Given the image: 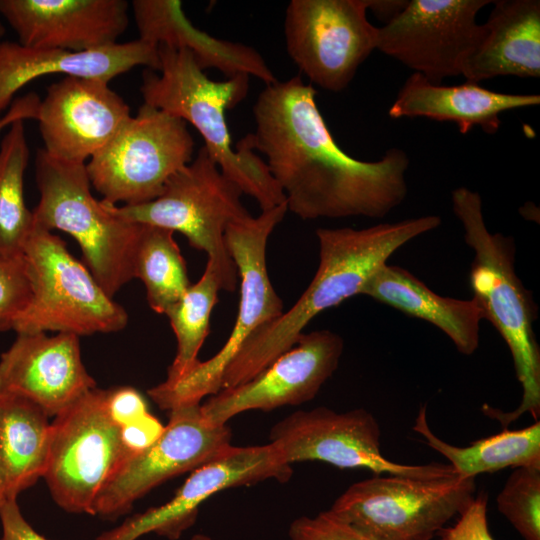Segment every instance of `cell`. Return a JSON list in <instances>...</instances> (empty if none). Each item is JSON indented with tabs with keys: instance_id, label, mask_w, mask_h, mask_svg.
I'll return each mask as SVG.
<instances>
[{
	"instance_id": "6da1fadb",
	"label": "cell",
	"mask_w": 540,
	"mask_h": 540,
	"mask_svg": "<svg viewBox=\"0 0 540 540\" xmlns=\"http://www.w3.org/2000/svg\"><path fill=\"white\" fill-rule=\"evenodd\" d=\"M316 94L299 76L265 85L253 106V149L265 156L287 209L299 218H384L407 196L408 155L400 148L377 161L347 154L331 135Z\"/></svg>"
},
{
	"instance_id": "7a4b0ae2",
	"label": "cell",
	"mask_w": 540,
	"mask_h": 540,
	"mask_svg": "<svg viewBox=\"0 0 540 540\" xmlns=\"http://www.w3.org/2000/svg\"><path fill=\"white\" fill-rule=\"evenodd\" d=\"M441 218L426 215L354 229L318 228L319 265L297 302L257 329L225 367L220 388L247 382L295 345L319 313L361 293L365 284L407 242L436 229Z\"/></svg>"
},
{
	"instance_id": "3957f363",
	"label": "cell",
	"mask_w": 540,
	"mask_h": 540,
	"mask_svg": "<svg viewBox=\"0 0 540 540\" xmlns=\"http://www.w3.org/2000/svg\"><path fill=\"white\" fill-rule=\"evenodd\" d=\"M452 208L462 225L464 241L473 250L469 273L473 298L506 342L522 388L519 406L502 412L484 405L482 411L505 428L524 413L540 414V348L534 332L537 305L515 270L514 239L491 233L484 220L479 193L467 187L452 191Z\"/></svg>"
},
{
	"instance_id": "277c9868",
	"label": "cell",
	"mask_w": 540,
	"mask_h": 540,
	"mask_svg": "<svg viewBox=\"0 0 540 540\" xmlns=\"http://www.w3.org/2000/svg\"><path fill=\"white\" fill-rule=\"evenodd\" d=\"M160 65L147 69L140 87L144 104L192 124L204 148L220 170L254 198L261 211L286 203L266 162L255 153L250 134L232 147L225 112L247 95L249 78L239 74L224 81L207 77L192 54L184 49L158 46Z\"/></svg>"
},
{
	"instance_id": "5b68a950",
	"label": "cell",
	"mask_w": 540,
	"mask_h": 540,
	"mask_svg": "<svg viewBox=\"0 0 540 540\" xmlns=\"http://www.w3.org/2000/svg\"><path fill=\"white\" fill-rule=\"evenodd\" d=\"M35 177L40 200L33 211L34 223L72 236L81 248L84 264L113 298L135 278L142 224L117 216L108 204L93 197L86 163L56 160L40 149Z\"/></svg>"
},
{
	"instance_id": "8992f818",
	"label": "cell",
	"mask_w": 540,
	"mask_h": 540,
	"mask_svg": "<svg viewBox=\"0 0 540 540\" xmlns=\"http://www.w3.org/2000/svg\"><path fill=\"white\" fill-rule=\"evenodd\" d=\"M242 194L203 146L195 159L167 181L155 200L122 206L105 203L127 221L183 234L191 247L207 254L222 279L223 290L233 292L238 271L225 243V231L229 224L251 216Z\"/></svg>"
},
{
	"instance_id": "52a82bcc",
	"label": "cell",
	"mask_w": 540,
	"mask_h": 540,
	"mask_svg": "<svg viewBox=\"0 0 540 540\" xmlns=\"http://www.w3.org/2000/svg\"><path fill=\"white\" fill-rule=\"evenodd\" d=\"M286 203L261 211L257 217L233 222L225 231V243L240 278V302L237 317L225 344L210 359L199 363L173 384L164 382L148 390L160 409L200 403L220 391L222 373L244 342L260 327L284 312L267 271L266 247L275 227L287 213Z\"/></svg>"
},
{
	"instance_id": "ba28073f",
	"label": "cell",
	"mask_w": 540,
	"mask_h": 540,
	"mask_svg": "<svg viewBox=\"0 0 540 540\" xmlns=\"http://www.w3.org/2000/svg\"><path fill=\"white\" fill-rule=\"evenodd\" d=\"M32 296L13 330L18 333H112L128 322L125 309L97 282L66 243L34 223L23 252Z\"/></svg>"
},
{
	"instance_id": "9c48e42d",
	"label": "cell",
	"mask_w": 540,
	"mask_h": 540,
	"mask_svg": "<svg viewBox=\"0 0 540 540\" xmlns=\"http://www.w3.org/2000/svg\"><path fill=\"white\" fill-rule=\"evenodd\" d=\"M475 478L375 475L349 486L329 509L379 540H432L475 497Z\"/></svg>"
},
{
	"instance_id": "30bf717a",
	"label": "cell",
	"mask_w": 540,
	"mask_h": 540,
	"mask_svg": "<svg viewBox=\"0 0 540 540\" xmlns=\"http://www.w3.org/2000/svg\"><path fill=\"white\" fill-rule=\"evenodd\" d=\"M187 123L147 104L86 164L91 185L112 205L158 198L167 181L192 161Z\"/></svg>"
},
{
	"instance_id": "8fae6325",
	"label": "cell",
	"mask_w": 540,
	"mask_h": 540,
	"mask_svg": "<svg viewBox=\"0 0 540 540\" xmlns=\"http://www.w3.org/2000/svg\"><path fill=\"white\" fill-rule=\"evenodd\" d=\"M107 389L90 390L51 423L44 479L64 511L93 515L95 500L128 454L107 409Z\"/></svg>"
},
{
	"instance_id": "7c38bea8",
	"label": "cell",
	"mask_w": 540,
	"mask_h": 540,
	"mask_svg": "<svg viewBox=\"0 0 540 540\" xmlns=\"http://www.w3.org/2000/svg\"><path fill=\"white\" fill-rule=\"evenodd\" d=\"M381 430L364 408L336 412L324 406L296 411L270 430V444L289 465L322 461L341 469L365 468L376 475L416 478L456 475L450 464L407 465L387 459L380 451Z\"/></svg>"
},
{
	"instance_id": "4fadbf2b",
	"label": "cell",
	"mask_w": 540,
	"mask_h": 540,
	"mask_svg": "<svg viewBox=\"0 0 540 540\" xmlns=\"http://www.w3.org/2000/svg\"><path fill=\"white\" fill-rule=\"evenodd\" d=\"M367 0H292L284 19L286 50L309 80L331 92L351 83L377 49Z\"/></svg>"
},
{
	"instance_id": "5bb4252c",
	"label": "cell",
	"mask_w": 540,
	"mask_h": 540,
	"mask_svg": "<svg viewBox=\"0 0 540 540\" xmlns=\"http://www.w3.org/2000/svg\"><path fill=\"white\" fill-rule=\"evenodd\" d=\"M169 412L161 436L144 451L126 458L104 485L93 515L113 521L153 488L193 471L231 446L230 428L210 425L200 403L183 404Z\"/></svg>"
},
{
	"instance_id": "9a60e30c",
	"label": "cell",
	"mask_w": 540,
	"mask_h": 540,
	"mask_svg": "<svg viewBox=\"0 0 540 540\" xmlns=\"http://www.w3.org/2000/svg\"><path fill=\"white\" fill-rule=\"evenodd\" d=\"M490 0H409L404 9L378 27L377 49L430 82L462 75L483 37L478 12Z\"/></svg>"
},
{
	"instance_id": "2e32d148",
	"label": "cell",
	"mask_w": 540,
	"mask_h": 540,
	"mask_svg": "<svg viewBox=\"0 0 540 540\" xmlns=\"http://www.w3.org/2000/svg\"><path fill=\"white\" fill-rule=\"evenodd\" d=\"M292 474L291 465L282 460L270 443L247 447L231 445L191 471L171 500L127 518L95 540H137L148 533L177 540L195 523L200 505L217 492L267 479L286 482Z\"/></svg>"
},
{
	"instance_id": "e0dca14e",
	"label": "cell",
	"mask_w": 540,
	"mask_h": 540,
	"mask_svg": "<svg viewBox=\"0 0 540 540\" xmlns=\"http://www.w3.org/2000/svg\"><path fill=\"white\" fill-rule=\"evenodd\" d=\"M343 350L344 341L335 332L302 333L293 347L256 376L211 395L201 404L202 415L210 425L222 426L245 411L308 402L336 371Z\"/></svg>"
},
{
	"instance_id": "ac0fdd59",
	"label": "cell",
	"mask_w": 540,
	"mask_h": 540,
	"mask_svg": "<svg viewBox=\"0 0 540 540\" xmlns=\"http://www.w3.org/2000/svg\"><path fill=\"white\" fill-rule=\"evenodd\" d=\"M108 83L65 76L47 88L36 120L48 156L85 163L127 122L130 108Z\"/></svg>"
},
{
	"instance_id": "d6986e66",
	"label": "cell",
	"mask_w": 540,
	"mask_h": 540,
	"mask_svg": "<svg viewBox=\"0 0 540 540\" xmlns=\"http://www.w3.org/2000/svg\"><path fill=\"white\" fill-rule=\"evenodd\" d=\"M94 388L77 335L18 333L0 356V393L27 398L48 417H56Z\"/></svg>"
},
{
	"instance_id": "ffe728a7",
	"label": "cell",
	"mask_w": 540,
	"mask_h": 540,
	"mask_svg": "<svg viewBox=\"0 0 540 540\" xmlns=\"http://www.w3.org/2000/svg\"><path fill=\"white\" fill-rule=\"evenodd\" d=\"M19 43L85 52L116 44L128 26L124 0H0Z\"/></svg>"
},
{
	"instance_id": "44dd1931",
	"label": "cell",
	"mask_w": 540,
	"mask_h": 540,
	"mask_svg": "<svg viewBox=\"0 0 540 540\" xmlns=\"http://www.w3.org/2000/svg\"><path fill=\"white\" fill-rule=\"evenodd\" d=\"M158 48L137 39L90 50L71 52L27 47L19 42H0V117L14 95L34 79L63 74L109 82L136 66L159 69Z\"/></svg>"
},
{
	"instance_id": "7402d4cb",
	"label": "cell",
	"mask_w": 540,
	"mask_h": 540,
	"mask_svg": "<svg viewBox=\"0 0 540 540\" xmlns=\"http://www.w3.org/2000/svg\"><path fill=\"white\" fill-rule=\"evenodd\" d=\"M132 9L140 40L156 47L187 50L203 71L214 68L227 78L247 74L265 85L277 81L253 47L218 39L194 27L182 10L181 1L134 0Z\"/></svg>"
},
{
	"instance_id": "603a6c76",
	"label": "cell",
	"mask_w": 540,
	"mask_h": 540,
	"mask_svg": "<svg viewBox=\"0 0 540 540\" xmlns=\"http://www.w3.org/2000/svg\"><path fill=\"white\" fill-rule=\"evenodd\" d=\"M539 103L538 94L501 93L469 81L445 86L414 72L400 88L388 114L393 119L425 117L453 122L462 134L473 127L494 134L499 130L501 113Z\"/></svg>"
},
{
	"instance_id": "cb8c5ba5",
	"label": "cell",
	"mask_w": 540,
	"mask_h": 540,
	"mask_svg": "<svg viewBox=\"0 0 540 540\" xmlns=\"http://www.w3.org/2000/svg\"><path fill=\"white\" fill-rule=\"evenodd\" d=\"M483 37L462 75L479 83L498 76L540 77V1L496 0Z\"/></svg>"
},
{
	"instance_id": "d4e9b609",
	"label": "cell",
	"mask_w": 540,
	"mask_h": 540,
	"mask_svg": "<svg viewBox=\"0 0 540 540\" xmlns=\"http://www.w3.org/2000/svg\"><path fill=\"white\" fill-rule=\"evenodd\" d=\"M360 294L431 323L445 333L463 355H472L479 346L484 313L475 298L461 300L440 296L409 271L388 264L377 271Z\"/></svg>"
},
{
	"instance_id": "484cf974",
	"label": "cell",
	"mask_w": 540,
	"mask_h": 540,
	"mask_svg": "<svg viewBox=\"0 0 540 540\" xmlns=\"http://www.w3.org/2000/svg\"><path fill=\"white\" fill-rule=\"evenodd\" d=\"M51 423L34 402L0 393V489L6 500L44 477L50 449Z\"/></svg>"
},
{
	"instance_id": "4316f807",
	"label": "cell",
	"mask_w": 540,
	"mask_h": 540,
	"mask_svg": "<svg viewBox=\"0 0 540 540\" xmlns=\"http://www.w3.org/2000/svg\"><path fill=\"white\" fill-rule=\"evenodd\" d=\"M413 430L427 445L442 454L455 472L465 478L493 473L512 467H540V422L517 429H503L500 433L478 439L465 447L451 445L437 437L426 418V406L416 417Z\"/></svg>"
},
{
	"instance_id": "83f0119b",
	"label": "cell",
	"mask_w": 540,
	"mask_h": 540,
	"mask_svg": "<svg viewBox=\"0 0 540 540\" xmlns=\"http://www.w3.org/2000/svg\"><path fill=\"white\" fill-rule=\"evenodd\" d=\"M29 157L24 120H17L0 143V257L22 256L34 225L24 200Z\"/></svg>"
},
{
	"instance_id": "f1b7e54d",
	"label": "cell",
	"mask_w": 540,
	"mask_h": 540,
	"mask_svg": "<svg viewBox=\"0 0 540 540\" xmlns=\"http://www.w3.org/2000/svg\"><path fill=\"white\" fill-rule=\"evenodd\" d=\"M220 290H223L222 279L207 260L199 281L191 284L165 313L177 340V352L168 368L165 384L180 380L199 363L198 353L209 334L210 316Z\"/></svg>"
},
{
	"instance_id": "f546056e",
	"label": "cell",
	"mask_w": 540,
	"mask_h": 540,
	"mask_svg": "<svg viewBox=\"0 0 540 540\" xmlns=\"http://www.w3.org/2000/svg\"><path fill=\"white\" fill-rule=\"evenodd\" d=\"M173 234L168 229L142 225L135 254V278L143 282L147 302L159 314H165L191 285Z\"/></svg>"
},
{
	"instance_id": "4dcf8cb0",
	"label": "cell",
	"mask_w": 540,
	"mask_h": 540,
	"mask_svg": "<svg viewBox=\"0 0 540 540\" xmlns=\"http://www.w3.org/2000/svg\"><path fill=\"white\" fill-rule=\"evenodd\" d=\"M496 503L524 540H540V467L514 468Z\"/></svg>"
},
{
	"instance_id": "1f68e13d",
	"label": "cell",
	"mask_w": 540,
	"mask_h": 540,
	"mask_svg": "<svg viewBox=\"0 0 540 540\" xmlns=\"http://www.w3.org/2000/svg\"><path fill=\"white\" fill-rule=\"evenodd\" d=\"M32 296L24 255L0 257V332L13 330Z\"/></svg>"
},
{
	"instance_id": "d6a6232c",
	"label": "cell",
	"mask_w": 540,
	"mask_h": 540,
	"mask_svg": "<svg viewBox=\"0 0 540 540\" xmlns=\"http://www.w3.org/2000/svg\"><path fill=\"white\" fill-rule=\"evenodd\" d=\"M288 534L290 540H379L329 510L314 517L301 516L294 519Z\"/></svg>"
},
{
	"instance_id": "836d02e7",
	"label": "cell",
	"mask_w": 540,
	"mask_h": 540,
	"mask_svg": "<svg viewBox=\"0 0 540 540\" xmlns=\"http://www.w3.org/2000/svg\"><path fill=\"white\" fill-rule=\"evenodd\" d=\"M487 500L485 492L475 496L457 521L439 532L441 540H494L488 526Z\"/></svg>"
},
{
	"instance_id": "e575fe53",
	"label": "cell",
	"mask_w": 540,
	"mask_h": 540,
	"mask_svg": "<svg viewBox=\"0 0 540 540\" xmlns=\"http://www.w3.org/2000/svg\"><path fill=\"white\" fill-rule=\"evenodd\" d=\"M106 402L110 417L120 428L150 413L145 398L133 387L107 389Z\"/></svg>"
},
{
	"instance_id": "d590c367",
	"label": "cell",
	"mask_w": 540,
	"mask_h": 540,
	"mask_svg": "<svg viewBox=\"0 0 540 540\" xmlns=\"http://www.w3.org/2000/svg\"><path fill=\"white\" fill-rule=\"evenodd\" d=\"M164 427L151 413L122 426L121 440L128 457L150 447L161 436Z\"/></svg>"
},
{
	"instance_id": "8d00e7d4",
	"label": "cell",
	"mask_w": 540,
	"mask_h": 540,
	"mask_svg": "<svg viewBox=\"0 0 540 540\" xmlns=\"http://www.w3.org/2000/svg\"><path fill=\"white\" fill-rule=\"evenodd\" d=\"M1 540H48L24 518L17 500H6L0 507Z\"/></svg>"
},
{
	"instance_id": "74e56055",
	"label": "cell",
	"mask_w": 540,
	"mask_h": 540,
	"mask_svg": "<svg viewBox=\"0 0 540 540\" xmlns=\"http://www.w3.org/2000/svg\"><path fill=\"white\" fill-rule=\"evenodd\" d=\"M41 99L33 92L14 100L7 112L0 117V131L17 120L36 119Z\"/></svg>"
},
{
	"instance_id": "f35d334b",
	"label": "cell",
	"mask_w": 540,
	"mask_h": 540,
	"mask_svg": "<svg viewBox=\"0 0 540 540\" xmlns=\"http://www.w3.org/2000/svg\"><path fill=\"white\" fill-rule=\"evenodd\" d=\"M407 0H367V8L386 23L396 17L406 6Z\"/></svg>"
},
{
	"instance_id": "ab89813d",
	"label": "cell",
	"mask_w": 540,
	"mask_h": 540,
	"mask_svg": "<svg viewBox=\"0 0 540 540\" xmlns=\"http://www.w3.org/2000/svg\"><path fill=\"white\" fill-rule=\"evenodd\" d=\"M191 540H212V538L205 534H195Z\"/></svg>"
},
{
	"instance_id": "60d3db41",
	"label": "cell",
	"mask_w": 540,
	"mask_h": 540,
	"mask_svg": "<svg viewBox=\"0 0 540 540\" xmlns=\"http://www.w3.org/2000/svg\"><path fill=\"white\" fill-rule=\"evenodd\" d=\"M5 34V28L0 21V38Z\"/></svg>"
},
{
	"instance_id": "b9f144b4",
	"label": "cell",
	"mask_w": 540,
	"mask_h": 540,
	"mask_svg": "<svg viewBox=\"0 0 540 540\" xmlns=\"http://www.w3.org/2000/svg\"><path fill=\"white\" fill-rule=\"evenodd\" d=\"M4 502H5V499H4V497L2 495V492H1V489H0V507Z\"/></svg>"
}]
</instances>
